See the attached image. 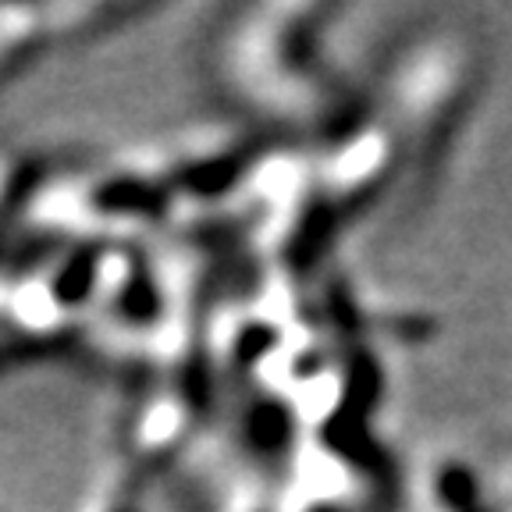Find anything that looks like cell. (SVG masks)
Returning <instances> with one entry per match:
<instances>
[{
	"label": "cell",
	"instance_id": "cell-8",
	"mask_svg": "<svg viewBox=\"0 0 512 512\" xmlns=\"http://www.w3.org/2000/svg\"><path fill=\"white\" fill-rule=\"evenodd\" d=\"M274 349H278V328H274L271 320L249 317L232 331V342H228V367L249 370V367H256V363H264Z\"/></svg>",
	"mask_w": 512,
	"mask_h": 512
},
{
	"label": "cell",
	"instance_id": "cell-3",
	"mask_svg": "<svg viewBox=\"0 0 512 512\" xmlns=\"http://www.w3.org/2000/svg\"><path fill=\"white\" fill-rule=\"evenodd\" d=\"M100 296H107L111 317L146 328L160 313V288L146 264L132 253H107L104 256V278H100Z\"/></svg>",
	"mask_w": 512,
	"mask_h": 512
},
{
	"label": "cell",
	"instance_id": "cell-2",
	"mask_svg": "<svg viewBox=\"0 0 512 512\" xmlns=\"http://www.w3.org/2000/svg\"><path fill=\"white\" fill-rule=\"evenodd\" d=\"M175 192L164 185L160 175L143 171H114L104 175L86 192V207L107 221H157L168 210Z\"/></svg>",
	"mask_w": 512,
	"mask_h": 512
},
{
	"label": "cell",
	"instance_id": "cell-4",
	"mask_svg": "<svg viewBox=\"0 0 512 512\" xmlns=\"http://www.w3.org/2000/svg\"><path fill=\"white\" fill-rule=\"evenodd\" d=\"M104 246H75L57 256L47 274V292L57 313H75L100 296V278H104Z\"/></svg>",
	"mask_w": 512,
	"mask_h": 512
},
{
	"label": "cell",
	"instance_id": "cell-5",
	"mask_svg": "<svg viewBox=\"0 0 512 512\" xmlns=\"http://www.w3.org/2000/svg\"><path fill=\"white\" fill-rule=\"evenodd\" d=\"M292 434H296V416L278 395H256L242 413V438L249 452H256V459H278L292 445Z\"/></svg>",
	"mask_w": 512,
	"mask_h": 512
},
{
	"label": "cell",
	"instance_id": "cell-9",
	"mask_svg": "<svg viewBox=\"0 0 512 512\" xmlns=\"http://www.w3.org/2000/svg\"><path fill=\"white\" fill-rule=\"evenodd\" d=\"M100 512H139V509L128 495H114V498H107V505Z\"/></svg>",
	"mask_w": 512,
	"mask_h": 512
},
{
	"label": "cell",
	"instance_id": "cell-6",
	"mask_svg": "<svg viewBox=\"0 0 512 512\" xmlns=\"http://www.w3.org/2000/svg\"><path fill=\"white\" fill-rule=\"evenodd\" d=\"M47 29L43 11H0V86L40 54Z\"/></svg>",
	"mask_w": 512,
	"mask_h": 512
},
{
	"label": "cell",
	"instance_id": "cell-7",
	"mask_svg": "<svg viewBox=\"0 0 512 512\" xmlns=\"http://www.w3.org/2000/svg\"><path fill=\"white\" fill-rule=\"evenodd\" d=\"M43 182V164L32 157L8 160L0 164V253L8 246V239L15 235V224L22 217V210L29 207L32 192Z\"/></svg>",
	"mask_w": 512,
	"mask_h": 512
},
{
	"label": "cell",
	"instance_id": "cell-10",
	"mask_svg": "<svg viewBox=\"0 0 512 512\" xmlns=\"http://www.w3.org/2000/svg\"><path fill=\"white\" fill-rule=\"evenodd\" d=\"M253 512H267V509H253Z\"/></svg>",
	"mask_w": 512,
	"mask_h": 512
},
{
	"label": "cell",
	"instance_id": "cell-1",
	"mask_svg": "<svg viewBox=\"0 0 512 512\" xmlns=\"http://www.w3.org/2000/svg\"><path fill=\"white\" fill-rule=\"evenodd\" d=\"M256 150L246 139H207L200 146H189L175 160H168V168L160 171L164 185L171 192H185V196H221V192L235 189L246 168L253 164Z\"/></svg>",
	"mask_w": 512,
	"mask_h": 512
}]
</instances>
